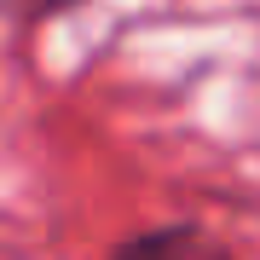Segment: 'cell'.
I'll return each instance as SVG.
<instances>
[{
  "mask_svg": "<svg viewBox=\"0 0 260 260\" xmlns=\"http://www.w3.org/2000/svg\"><path fill=\"white\" fill-rule=\"evenodd\" d=\"M116 260H232L214 237H203L197 225H162V232L127 237L116 249Z\"/></svg>",
  "mask_w": 260,
  "mask_h": 260,
  "instance_id": "6da1fadb",
  "label": "cell"
},
{
  "mask_svg": "<svg viewBox=\"0 0 260 260\" xmlns=\"http://www.w3.org/2000/svg\"><path fill=\"white\" fill-rule=\"evenodd\" d=\"M18 18H47V12H64V6H75V0H6Z\"/></svg>",
  "mask_w": 260,
  "mask_h": 260,
  "instance_id": "7a4b0ae2",
  "label": "cell"
}]
</instances>
